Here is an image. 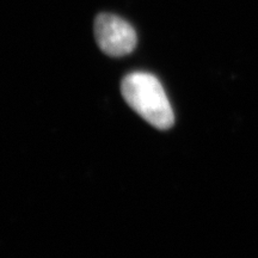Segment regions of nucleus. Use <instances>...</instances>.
<instances>
[{
    "instance_id": "f257e3e1",
    "label": "nucleus",
    "mask_w": 258,
    "mask_h": 258,
    "mask_svg": "<svg viewBox=\"0 0 258 258\" xmlns=\"http://www.w3.org/2000/svg\"><path fill=\"white\" fill-rule=\"evenodd\" d=\"M121 92L127 104L154 128L166 131L175 123L165 90L153 74L129 73L122 80Z\"/></svg>"
},
{
    "instance_id": "f03ea898",
    "label": "nucleus",
    "mask_w": 258,
    "mask_h": 258,
    "mask_svg": "<svg viewBox=\"0 0 258 258\" xmlns=\"http://www.w3.org/2000/svg\"><path fill=\"white\" fill-rule=\"evenodd\" d=\"M95 37L103 53L112 57L128 55L138 43L135 29L127 21L112 14L97 16Z\"/></svg>"
}]
</instances>
